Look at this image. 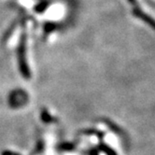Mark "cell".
Segmentation results:
<instances>
[{
    "instance_id": "6da1fadb",
    "label": "cell",
    "mask_w": 155,
    "mask_h": 155,
    "mask_svg": "<svg viewBox=\"0 0 155 155\" xmlns=\"http://www.w3.org/2000/svg\"><path fill=\"white\" fill-rule=\"evenodd\" d=\"M26 33L25 31L23 32L21 37V40H20V44L18 47V62H19V68L20 71L25 78L26 79H29L31 77V73H30V69L28 68L27 64V61H26Z\"/></svg>"
},
{
    "instance_id": "7a4b0ae2",
    "label": "cell",
    "mask_w": 155,
    "mask_h": 155,
    "mask_svg": "<svg viewBox=\"0 0 155 155\" xmlns=\"http://www.w3.org/2000/svg\"><path fill=\"white\" fill-rule=\"evenodd\" d=\"M133 15L137 18H139L143 21H145L147 25H149L152 29L155 30V20L150 16H149L148 14H146L145 12H143L138 7L134 8V9H133Z\"/></svg>"
},
{
    "instance_id": "3957f363",
    "label": "cell",
    "mask_w": 155,
    "mask_h": 155,
    "mask_svg": "<svg viewBox=\"0 0 155 155\" xmlns=\"http://www.w3.org/2000/svg\"><path fill=\"white\" fill-rule=\"evenodd\" d=\"M100 150H103L105 153H107V155H116V152H115L112 149H110L108 146L101 145V146H100Z\"/></svg>"
},
{
    "instance_id": "277c9868",
    "label": "cell",
    "mask_w": 155,
    "mask_h": 155,
    "mask_svg": "<svg viewBox=\"0 0 155 155\" xmlns=\"http://www.w3.org/2000/svg\"><path fill=\"white\" fill-rule=\"evenodd\" d=\"M105 123L107 124V126L110 128V129H111V130H113L114 132H116L117 133V134H120V130L116 126V125H114L112 123H111V121H110V120H105Z\"/></svg>"
},
{
    "instance_id": "5b68a950",
    "label": "cell",
    "mask_w": 155,
    "mask_h": 155,
    "mask_svg": "<svg viewBox=\"0 0 155 155\" xmlns=\"http://www.w3.org/2000/svg\"><path fill=\"white\" fill-rule=\"evenodd\" d=\"M48 7V2H44V3H41L38 7H37V10H38V12H42V10H44V9H45L46 8Z\"/></svg>"
},
{
    "instance_id": "8992f818",
    "label": "cell",
    "mask_w": 155,
    "mask_h": 155,
    "mask_svg": "<svg viewBox=\"0 0 155 155\" xmlns=\"http://www.w3.org/2000/svg\"><path fill=\"white\" fill-rule=\"evenodd\" d=\"M128 1H129L132 5H134L135 7H138V2L137 1V0H128Z\"/></svg>"
},
{
    "instance_id": "52a82bcc",
    "label": "cell",
    "mask_w": 155,
    "mask_h": 155,
    "mask_svg": "<svg viewBox=\"0 0 155 155\" xmlns=\"http://www.w3.org/2000/svg\"><path fill=\"white\" fill-rule=\"evenodd\" d=\"M92 155H98V154H97V151H96V150H94V151H93V154H92Z\"/></svg>"
}]
</instances>
